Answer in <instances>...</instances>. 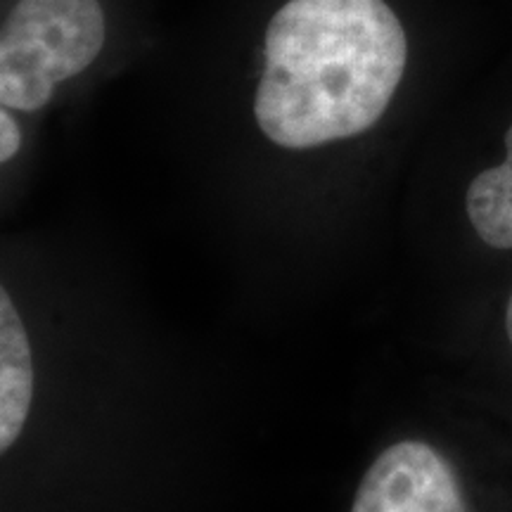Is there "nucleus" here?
<instances>
[{
	"label": "nucleus",
	"mask_w": 512,
	"mask_h": 512,
	"mask_svg": "<svg viewBox=\"0 0 512 512\" xmlns=\"http://www.w3.org/2000/svg\"><path fill=\"white\" fill-rule=\"evenodd\" d=\"M406 60L384 0H287L266 29L256 124L287 150L361 136L387 112Z\"/></svg>",
	"instance_id": "f257e3e1"
},
{
	"label": "nucleus",
	"mask_w": 512,
	"mask_h": 512,
	"mask_svg": "<svg viewBox=\"0 0 512 512\" xmlns=\"http://www.w3.org/2000/svg\"><path fill=\"white\" fill-rule=\"evenodd\" d=\"M107 24L98 0H19L0 34V102L36 112L57 83L74 79L105 46Z\"/></svg>",
	"instance_id": "f03ea898"
},
{
	"label": "nucleus",
	"mask_w": 512,
	"mask_h": 512,
	"mask_svg": "<svg viewBox=\"0 0 512 512\" xmlns=\"http://www.w3.org/2000/svg\"><path fill=\"white\" fill-rule=\"evenodd\" d=\"M505 332H508V339H510V344H512V294H510L508 309H505Z\"/></svg>",
	"instance_id": "0eeeda50"
},
{
	"label": "nucleus",
	"mask_w": 512,
	"mask_h": 512,
	"mask_svg": "<svg viewBox=\"0 0 512 512\" xmlns=\"http://www.w3.org/2000/svg\"><path fill=\"white\" fill-rule=\"evenodd\" d=\"M19 145H22V131L8 107H3L0 112V162H10L19 152Z\"/></svg>",
	"instance_id": "423d86ee"
},
{
	"label": "nucleus",
	"mask_w": 512,
	"mask_h": 512,
	"mask_svg": "<svg viewBox=\"0 0 512 512\" xmlns=\"http://www.w3.org/2000/svg\"><path fill=\"white\" fill-rule=\"evenodd\" d=\"M351 512H470L453 467L425 441H396L363 475Z\"/></svg>",
	"instance_id": "7ed1b4c3"
},
{
	"label": "nucleus",
	"mask_w": 512,
	"mask_h": 512,
	"mask_svg": "<svg viewBox=\"0 0 512 512\" xmlns=\"http://www.w3.org/2000/svg\"><path fill=\"white\" fill-rule=\"evenodd\" d=\"M467 219L475 233L494 249H512V126L505 133L503 164L486 169L465 195Z\"/></svg>",
	"instance_id": "39448f33"
},
{
	"label": "nucleus",
	"mask_w": 512,
	"mask_h": 512,
	"mask_svg": "<svg viewBox=\"0 0 512 512\" xmlns=\"http://www.w3.org/2000/svg\"><path fill=\"white\" fill-rule=\"evenodd\" d=\"M34 399V366L22 318L10 292H0V448L15 444Z\"/></svg>",
	"instance_id": "20e7f679"
}]
</instances>
